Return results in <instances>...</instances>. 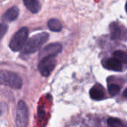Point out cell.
Listing matches in <instances>:
<instances>
[{"instance_id": "9c48e42d", "label": "cell", "mask_w": 127, "mask_h": 127, "mask_svg": "<svg viewBox=\"0 0 127 127\" xmlns=\"http://www.w3.org/2000/svg\"><path fill=\"white\" fill-rule=\"evenodd\" d=\"M90 97L95 100H101L105 99L106 93L103 87L100 84L95 85L90 90Z\"/></svg>"}, {"instance_id": "3957f363", "label": "cell", "mask_w": 127, "mask_h": 127, "mask_svg": "<svg viewBox=\"0 0 127 127\" xmlns=\"http://www.w3.org/2000/svg\"><path fill=\"white\" fill-rule=\"evenodd\" d=\"M28 36V29L26 27L20 28L12 37L9 47L13 51H19L25 45Z\"/></svg>"}, {"instance_id": "52a82bcc", "label": "cell", "mask_w": 127, "mask_h": 127, "mask_svg": "<svg viewBox=\"0 0 127 127\" xmlns=\"http://www.w3.org/2000/svg\"><path fill=\"white\" fill-rule=\"evenodd\" d=\"M111 37L112 39L126 40L127 39V30L125 27L117 22H113L109 26Z\"/></svg>"}, {"instance_id": "5b68a950", "label": "cell", "mask_w": 127, "mask_h": 127, "mask_svg": "<svg viewBox=\"0 0 127 127\" xmlns=\"http://www.w3.org/2000/svg\"><path fill=\"white\" fill-rule=\"evenodd\" d=\"M57 65V60L54 57H45L41 60L38 65V70L43 77L49 76Z\"/></svg>"}, {"instance_id": "5bb4252c", "label": "cell", "mask_w": 127, "mask_h": 127, "mask_svg": "<svg viewBox=\"0 0 127 127\" xmlns=\"http://www.w3.org/2000/svg\"><path fill=\"white\" fill-rule=\"evenodd\" d=\"M113 57L117 59L118 61H120L123 64H126L127 63V54H126V52H124L123 51H121V50L115 51L113 53Z\"/></svg>"}, {"instance_id": "4fadbf2b", "label": "cell", "mask_w": 127, "mask_h": 127, "mask_svg": "<svg viewBox=\"0 0 127 127\" xmlns=\"http://www.w3.org/2000/svg\"><path fill=\"white\" fill-rule=\"evenodd\" d=\"M109 127H127L125 123L121 120L115 118H110L107 121Z\"/></svg>"}, {"instance_id": "30bf717a", "label": "cell", "mask_w": 127, "mask_h": 127, "mask_svg": "<svg viewBox=\"0 0 127 127\" xmlns=\"http://www.w3.org/2000/svg\"><path fill=\"white\" fill-rule=\"evenodd\" d=\"M19 10L17 7L13 6L10 8H9L2 16H1V20L3 22H13L16 20L19 16Z\"/></svg>"}, {"instance_id": "ba28073f", "label": "cell", "mask_w": 127, "mask_h": 127, "mask_svg": "<svg viewBox=\"0 0 127 127\" xmlns=\"http://www.w3.org/2000/svg\"><path fill=\"white\" fill-rule=\"evenodd\" d=\"M102 65L105 68L114 71H122L124 70L123 63L114 57L103 60Z\"/></svg>"}, {"instance_id": "9a60e30c", "label": "cell", "mask_w": 127, "mask_h": 127, "mask_svg": "<svg viewBox=\"0 0 127 127\" xmlns=\"http://www.w3.org/2000/svg\"><path fill=\"white\" fill-rule=\"evenodd\" d=\"M108 90H109V93L112 96H115L119 94L121 91V87L115 83H111L110 85H109Z\"/></svg>"}, {"instance_id": "277c9868", "label": "cell", "mask_w": 127, "mask_h": 127, "mask_svg": "<svg viewBox=\"0 0 127 127\" xmlns=\"http://www.w3.org/2000/svg\"><path fill=\"white\" fill-rule=\"evenodd\" d=\"M29 121V112L26 103L19 101L16 109V124L18 127H28Z\"/></svg>"}, {"instance_id": "7c38bea8", "label": "cell", "mask_w": 127, "mask_h": 127, "mask_svg": "<svg viewBox=\"0 0 127 127\" xmlns=\"http://www.w3.org/2000/svg\"><path fill=\"white\" fill-rule=\"evenodd\" d=\"M48 28L54 32H59L62 30V24L61 22L57 19H51L48 22Z\"/></svg>"}, {"instance_id": "8992f818", "label": "cell", "mask_w": 127, "mask_h": 127, "mask_svg": "<svg viewBox=\"0 0 127 127\" xmlns=\"http://www.w3.org/2000/svg\"><path fill=\"white\" fill-rule=\"evenodd\" d=\"M63 51V46L60 43H51L43 48L39 54V59H43L48 57H56Z\"/></svg>"}, {"instance_id": "8fae6325", "label": "cell", "mask_w": 127, "mask_h": 127, "mask_svg": "<svg viewBox=\"0 0 127 127\" xmlns=\"http://www.w3.org/2000/svg\"><path fill=\"white\" fill-rule=\"evenodd\" d=\"M26 8L33 13H37L41 9V4L39 0H23Z\"/></svg>"}, {"instance_id": "7a4b0ae2", "label": "cell", "mask_w": 127, "mask_h": 127, "mask_svg": "<svg viewBox=\"0 0 127 127\" xmlns=\"http://www.w3.org/2000/svg\"><path fill=\"white\" fill-rule=\"evenodd\" d=\"M0 85L19 89L22 86V78L16 73L8 71H0Z\"/></svg>"}, {"instance_id": "6da1fadb", "label": "cell", "mask_w": 127, "mask_h": 127, "mask_svg": "<svg viewBox=\"0 0 127 127\" xmlns=\"http://www.w3.org/2000/svg\"><path fill=\"white\" fill-rule=\"evenodd\" d=\"M48 38L49 34L45 32L33 36L31 38L27 40L25 45L22 49V53L23 54H30L37 51L48 40Z\"/></svg>"}, {"instance_id": "2e32d148", "label": "cell", "mask_w": 127, "mask_h": 127, "mask_svg": "<svg viewBox=\"0 0 127 127\" xmlns=\"http://www.w3.org/2000/svg\"><path fill=\"white\" fill-rule=\"evenodd\" d=\"M7 31V25L6 24H0V40L4 36Z\"/></svg>"}]
</instances>
